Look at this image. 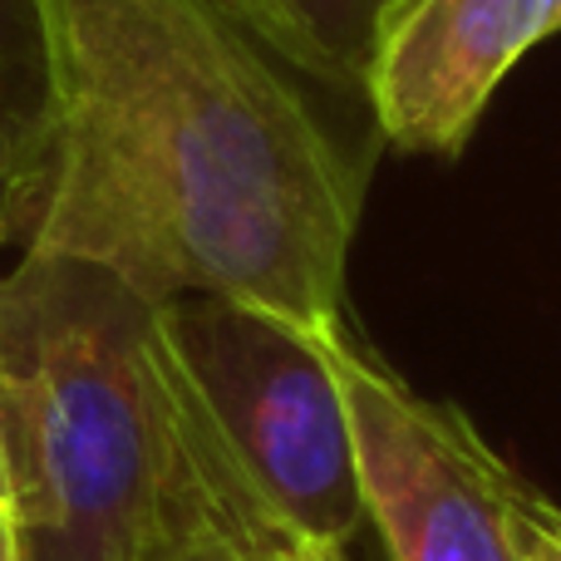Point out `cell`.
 Returning <instances> with one entry per match:
<instances>
[{
  "label": "cell",
  "instance_id": "13",
  "mask_svg": "<svg viewBox=\"0 0 561 561\" xmlns=\"http://www.w3.org/2000/svg\"><path fill=\"white\" fill-rule=\"evenodd\" d=\"M0 507H10V468H5V448H0Z\"/></svg>",
  "mask_w": 561,
  "mask_h": 561
},
{
  "label": "cell",
  "instance_id": "2",
  "mask_svg": "<svg viewBox=\"0 0 561 561\" xmlns=\"http://www.w3.org/2000/svg\"><path fill=\"white\" fill-rule=\"evenodd\" d=\"M0 448L25 561H134L187 507L272 517L187 379L163 300L69 256L0 276Z\"/></svg>",
  "mask_w": 561,
  "mask_h": 561
},
{
  "label": "cell",
  "instance_id": "3",
  "mask_svg": "<svg viewBox=\"0 0 561 561\" xmlns=\"http://www.w3.org/2000/svg\"><path fill=\"white\" fill-rule=\"evenodd\" d=\"M163 320L262 507L296 542L340 552L365 523V488L325 340L227 296L163 300Z\"/></svg>",
  "mask_w": 561,
  "mask_h": 561
},
{
  "label": "cell",
  "instance_id": "5",
  "mask_svg": "<svg viewBox=\"0 0 561 561\" xmlns=\"http://www.w3.org/2000/svg\"><path fill=\"white\" fill-rule=\"evenodd\" d=\"M547 35L552 0H389L359 94L394 148L458 158L497 84Z\"/></svg>",
  "mask_w": 561,
  "mask_h": 561
},
{
  "label": "cell",
  "instance_id": "8",
  "mask_svg": "<svg viewBox=\"0 0 561 561\" xmlns=\"http://www.w3.org/2000/svg\"><path fill=\"white\" fill-rule=\"evenodd\" d=\"M0 79L35 94L39 84V10L35 0H0Z\"/></svg>",
  "mask_w": 561,
  "mask_h": 561
},
{
  "label": "cell",
  "instance_id": "9",
  "mask_svg": "<svg viewBox=\"0 0 561 561\" xmlns=\"http://www.w3.org/2000/svg\"><path fill=\"white\" fill-rule=\"evenodd\" d=\"M25 89L0 79V247H5V217L10 197H15V173H20V144H25V114H30Z\"/></svg>",
  "mask_w": 561,
  "mask_h": 561
},
{
  "label": "cell",
  "instance_id": "7",
  "mask_svg": "<svg viewBox=\"0 0 561 561\" xmlns=\"http://www.w3.org/2000/svg\"><path fill=\"white\" fill-rule=\"evenodd\" d=\"M296 537L276 527L272 517L227 513V507H187L173 523H163L134 561H286Z\"/></svg>",
  "mask_w": 561,
  "mask_h": 561
},
{
  "label": "cell",
  "instance_id": "10",
  "mask_svg": "<svg viewBox=\"0 0 561 561\" xmlns=\"http://www.w3.org/2000/svg\"><path fill=\"white\" fill-rule=\"evenodd\" d=\"M523 561H561V507L537 488L523 507Z\"/></svg>",
  "mask_w": 561,
  "mask_h": 561
},
{
  "label": "cell",
  "instance_id": "11",
  "mask_svg": "<svg viewBox=\"0 0 561 561\" xmlns=\"http://www.w3.org/2000/svg\"><path fill=\"white\" fill-rule=\"evenodd\" d=\"M0 561H25L20 557V527L10 507H0Z\"/></svg>",
  "mask_w": 561,
  "mask_h": 561
},
{
  "label": "cell",
  "instance_id": "14",
  "mask_svg": "<svg viewBox=\"0 0 561 561\" xmlns=\"http://www.w3.org/2000/svg\"><path fill=\"white\" fill-rule=\"evenodd\" d=\"M552 30H561V0H552Z\"/></svg>",
  "mask_w": 561,
  "mask_h": 561
},
{
  "label": "cell",
  "instance_id": "1",
  "mask_svg": "<svg viewBox=\"0 0 561 561\" xmlns=\"http://www.w3.org/2000/svg\"><path fill=\"white\" fill-rule=\"evenodd\" d=\"M39 84L5 242L148 300L227 296L325 340L365 163L227 0H35Z\"/></svg>",
  "mask_w": 561,
  "mask_h": 561
},
{
  "label": "cell",
  "instance_id": "4",
  "mask_svg": "<svg viewBox=\"0 0 561 561\" xmlns=\"http://www.w3.org/2000/svg\"><path fill=\"white\" fill-rule=\"evenodd\" d=\"M359 454L365 517L394 561H523L533 488L463 409L424 399L345 335H325Z\"/></svg>",
  "mask_w": 561,
  "mask_h": 561
},
{
  "label": "cell",
  "instance_id": "12",
  "mask_svg": "<svg viewBox=\"0 0 561 561\" xmlns=\"http://www.w3.org/2000/svg\"><path fill=\"white\" fill-rule=\"evenodd\" d=\"M286 561H345V557H340L335 547H296Z\"/></svg>",
  "mask_w": 561,
  "mask_h": 561
},
{
  "label": "cell",
  "instance_id": "6",
  "mask_svg": "<svg viewBox=\"0 0 561 561\" xmlns=\"http://www.w3.org/2000/svg\"><path fill=\"white\" fill-rule=\"evenodd\" d=\"M310 84L365 89L369 49L389 0H227Z\"/></svg>",
  "mask_w": 561,
  "mask_h": 561
}]
</instances>
